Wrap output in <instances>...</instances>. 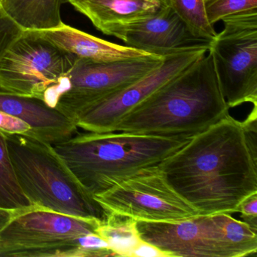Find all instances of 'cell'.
I'll return each mask as SVG.
<instances>
[{"label":"cell","instance_id":"obj_1","mask_svg":"<svg viewBox=\"0 0 257 257\" xmlns=\"http://www.w3.org/2000/svg\"><path fill=\"white\" fill-rule=\"evenodd\" d=\"M199 215L232 213L257 193V107L245 121L227 115L159 165Z\"/></svg>","mask_w":257,"mask_h":257},{"label":"cell","instance_id":"obj_2","mask_svg":"<svg viewBox=\"0 0 257 257\" xmlns=\"http://www.w3.org/2000/svg\"><path fill=\"white\" fill-rule=\"evenodd\" d=\"M209 52L122 117L115 132L192 138L229 115Z\"/></svg>","mask_w":257,"mask_h":257},{"label":"cell","instance_id":"obj_3","mask_svg":"<svg viewBox=\"0 0 257 257\" xmlns=\"http://www.w3.org/2000/svg\"><path fill=\"white\" fill-rule=\"evenodd\" d=\"M189 140L87 132L52 147L82 187L94 197L144 168L159 166Z\"/></svg>","mask_w":257,"mask_h":257},{"label":"cell","instance_id":"obj_4","mask_svg":"<svg viewBox=\"0 0 257 257\" xmlns=\"http://www.w3.org/2000/svg\"><path fill=\"white\" fill-rule=\"evenodd\" d=\"M18 183L31 204L103 222L109 211L80 184L52 145L27 135L5 134Z\"/></svg>","mask_w":257,"mask_h":257},{"label":"cell","instance_id":"obj_5","mask_svg":"<svg viewBox=\"0 0 257 257\" xmlns=\"http://www.w3.org/2000/svg\"><path fill=\"white\" fill-rule=\"evenodd\" d=\"M100 222L37 206L22 209L0 232V257L117 256L97 234Z\"/></svg>","mask_w":257,"mask_h":257},{"label":"cell","instance_id":"obj_6","mask_svg":"<svg viewBox=\"0 0 257 257\" xmlns=\"http://www.w3.org/2000/svg\"><path fill=\"white\" fill-rule=\"evenodd\" d=\"M137 227L143 240L169 257H242L252 237L247 224L225 213L177 222L138 221Z\"/></svg>","mask_w":257,"mask_h":257},{"label":"cell","instance_id":"obj_7","mask_svg":"<svg viewBox=\"0 0 257 257\" xmlns=\"http://www.w3.org/2000/svg\"><path fill=\"white\" fill-rule=\"evenodd\" d=\"M165 57L94 61L77 58L54 91L49 104L76 123L81 112L123 89L162 65Z\"/></svg>","mask_w":257,"mask_h":257},{"label":"cell","instance_id":"obj_8","mask_svg":"<svg viewBox=\"0 0 257 257\" xmlns=\"http://www.w3.org/2000/svg\"><path fill=\"white\" fill-rule=\"evenodd\" d=\"M209 53L228 107L257 106V10L227 16Z\"/></svg>","mask_w":257,"mask_h":257},{"label":"cell","instance_id":"obj_9","mask_svg":"<svg viewBox=\"0 0 257 257\" xmlns=\"http://www.w3.org/2000/svg\"><path fill=\"white\" fill-rule=\"evenodd\" d=\"M77 58L34 31H25L0 59V89L41 99L49 104Z\"/></svg>","mask_w":257,"mask_h":257},{"label":"cell","instance_id":"obj_10","mask_svg":"<svg viewBox=\"0 0 257 257\" xmlns=\"http://www.w3.org/2000/svg\"><path fill=\"white\" fill-rule=\"evenodd\" d=\"M94 198L108 211L137 221L177 222L199 215L168 184L159 166L144 168Z\"/></svg>","mask_w":257,"mask_h":257},{"label":"cell","instance_id":"obj_11","mask_svg":"<svg viewBox=\"0 0 257 257\" xmlns=\"http://www.w3.org/2000/svg\"><path fill=\"white\" fill-rule=\"evenodd\" d=\"M208 51L209 47L195 48L165 57L162 65L145 77L81 112L76 118V126L94 133L115 132L117 124L129 111L190 67Z\"/></svg>","mask_w":257,"mask_h":257},{"label":"cell","instance_id":"obj_12","mask_svg":"<svg viewBox=\"0 0 257 257\" xmlns=\"http://www.w3.org/2000/svg\"><path fill=\"white\" fill-rule=\"evenodd\" d=\"M109 36L128 47L162 57L195 48H210L211 43L195 37L168 4L150 17L115 28Z\"/></svg>","mask_w":257,"mask_h":257},{"label":"cell","instance_id":"obj_13","mask_svg":"<svg viewBox=\"0 0 257 257\" xmlns=\"http://www.w3.org/2000/svg\"><path fill=\"white\" fill-rule=\"evenodd\" d=\"M0 111L23 120L31 126V136L51 145L67 141L78 128L75 121L44 100L1 89Z\"/></svg>","mask_w":257,"mask_h":257},{"label":"cell","instance_id":"obj_14","mask_svg":"<svg viewBox=\"0 0 257 257\" xmlns=\"http://www.w3.org/2000/svg\"><path fill=\"white\" fill-rule=\"evenodd\" d=\"M43 40L78 58L94 61L133 59L152 55L97 38L63 23L53 29L33 31Z\"/></svg>","mask_w":257,"mask_h":257},{"label":"cell","instance_id":"obj_15","mask_svg":"<svg viewBox=\"0 0 257 257\" xmlns=\"http://www.w3.org/2000/svg\"><path fill=\"white\" fill-rule=\"evenodd\" d=\"M105 35L142 20L168 5V0H67Z\"/></svg>","mask_w":257,"mask_h":257},{"label":"cell","instance_id":"obj_16","mask_svg":"<svg viewBox=\"0 0 257 257\" xmlns=\"http://www.w3.org/2000/svg\"><path fill=\"white\" fill-rule=\"evenodd\" d=\"M67 0H2L1 6L24 31H44L62 25L61 6Z\"/></svg>","mask_w":257,"mask_h":257},{"label":"cell","instance_id":"obj_17","mask_svg":"<svg viewBox=\"0 0 257 257\" xmlns=\"http://www.w3.org/2000/svg\"><path fill=\"white\" fill-rule=\"evenodd\" d=\"M137 222L133 218L109 211L99 225L97 234L106 240L117 256L132 257L134 250L142 241Z\"/></svg>","mask_w":257,"mask_h":257},{"label":"cell","instance_id":"obj_18","mask_svg":"<svg viewBox=\"0 0 257 257\" xmlns=\"http://www.w3.org/2000/svg\"><path fill=\"white\" fill-rule=\"evenodd\" d=\"M32 204L21 189L9 153L5 134L0 132V207L22 210Z\"/></svg>","mask_w":257,"mask_h":257},{"label":"cell","instance_id":"obj_19","mask_svg":"<svg viewBox=\"0 0 257 257\" xmlns=\"http://www.w3.org/2000/svg\"><path fill=\"white\" fill-rule=\"evenodd\" d=\"M168 5L195 37L212 41L217 33L207 19L205 0H168Z\"/></svg>","mask_w":257,"mask_h":257},{"label":"cell","instance_id":"obj_20","mask_svg":"<svg viewBox=\"0 0 257 257\" xmlns=\"http://www.w3.org/2000/svg\"><path fill=\"white\" fill-rule=\"evenodd\" d=\"M206 14L214 25L227 16L257 10V0H209L205 3Z\"/></svg>","mask_w":257,"mask_h":257},{"label":"cell","instance_id":"obj_21","mask_svg":"<svg viewBox=\"0 0 257 257\" xmlns=\"http://www.w3.org/2000/svg\"><path fill=\"white\" fill-rule=\"evenodd\" d=\"M24 32L22 27L7 13L0 4V59Z\"/></svg>","mask_w":257,"mask_h":257},{"label":"cell","instance_id":"obj_22","mask_svg":"<svg viewBox=\"0 0 257 257\" xmlns=\"http://www.w3.org/2000/svg\"><path fill=\"white\" fill-rule=\"evenodd\" d=\"M0 132L4 134L31 135V127L23 120L0 111Z\"/></svg>","mask_w":257,"mask_h":257},{"label":"cell","instance_id":"obj_23","mask_svg":"<svg viewBox=\"0 0 257 257\" xmlns=\"http://www.w3.org/2000/svg\"><path fill=\"white\" fill-rule=\"evenodd\" d=\"M241 214L243 222L257 230V193L245 198L237 209Z\"/></svg>","mask_w":257,"mask_h":257},{"label":"cell","instance_id":"obj_24","mask_svg":"<svg viewBox=\"0 0 257 257\" xmlns=\"http://www.w3.org/2000/svg\"><path fill=\"white\" fill-rule=\"evenodd\" d=\"M132 257H169V255L151 243L142 240L134 250Z\"/></svg>","mask_w":257,"mask_h":257},{"label":"cell","instance_id":"obj_25","mask_svg":"<svg viewBox=\"0 0 257 257\" xmlns=\"http://www.w3.org/2000/svg\"><path fill=\"white\" fill-rule=\"evenodd\" d=\"M20 210L0 207V232L11 222L12 219L18 214Z\"/></svg>","mask_w":257,"mask_h":257},{"label":"cell","instance_id":"obj_26","mask_svg":"<svg viewBox=\"0 0 257 257\" xmlns=\"http://www.w3.org/2000/svg\"><path fill=\"white\" fill-rule=\"evenodd\" d=\"M207 1H209V0H205V3L207 2Z\"/></svg>","mask_w":257,"mask_h":257},{"label":"cell","instance_id":"obj_27","mask_svg":"<svg viewBox=\"0 0 257 257\" xmlns=\"http://www.w3.org/2000/svg\"><path fill=\"white\" fill-rule=\"evenodd\" d=\"M1 1H2V0H0V3H1Z\"/></svg>","mask_w":257,"mask_h":257}]
</instances>
